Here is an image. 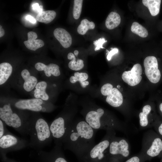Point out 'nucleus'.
<instances>
[{
    "instance_id": "obj_26",
    "label": "nucleus",
    "mask_w": 162,
    "mask_h": 162,
    "mask_svg": "<svg viewBox=\"0 0 162 162\" xmlns=\"http://www.w3.org/2000/svg\"><path fill=\"white\" fill-rule=\"evenodd\" d=\"M151 107L148 105L145 106L142 108V112L139 114L140 118V124L142 127H145L147 126L148 123L147 118L148 115L151 110Z\"/></svg>"
},
{
    "instance_id": "obj_4",
    "label": "nucleus",
    "mask_w": 162,
    "mask_h": 162,
    "mask_svg": "<svg viewBox=\"0 0 162 162\" xmlns=\"http://www.w3.org/2000/svg\"><path fill=\"white\" fill-rule=\"evenodd\" d=\"M112 130H108L107 135L95 144L82 157L80 162H105L109 148L113 138Z\"/></svg>"
},
{
    "instance_id": "obj_27",
    "label": "nucleus",
    "mask_w": 162,
    "mask_h": 162,
    "mask_svg": "<svg viewBox=\"0 0 162 162\" xmlns=\"http://www.w3.org/2000/svg\"><path fill=\"white\" fill-rule=\"evenodd\" d=\"M82 0H74L73 9V16L76 20L80 17L82 9Z\"/></svg>"
},
{
    "instance_id": "obj_6",
    "label": "nucleus",
    "mask_w": 162,
    "mask_h": 162,
    "mask_svg": "<svg viewBox=\"0 0 162 162\" xmlns=\"http://www.w3.org/2000/svg\"><path fill=\"white\" fill-rule=\"evenodd\" d=\"M104 110L99 108L96 110L88 112L85 116V121L93 129L97 131L100 129L107 130L117 127V124L114 122L104 118Z\"/></svg>"
},
{
    "instance_id": "obj_14",
    "label": "nucleus",
    "mask_w": 162,
    "mask_h": 162,
    "mask_svg": "<svg viewBox=\"0 0 162 162\" xmlns=\"http://www.w3.org/2000/svg\"><path fill=\"white\" fill-rule=\"evenodd\" d=\"M28 40L24 41V44L28 49L35 51L43 47L44 44V41L40 39H36L38 37L36 33L30 31L27 33Z\"/></svg>"
},
{
    "instance_id": "obj_38",
    "label": "nucleus",
    "mask_w": 162,
    "mask_h": 162,
    "mask_svg": "<svg viewBox=\"0 0 162 162\" xmlns=\"http://www.w3.org/2000/svg\"><path fill=\"white\" fill-rule=\"evenodd\" d=\"M70 82L72 83H74L76 82V79L74 76H71L70 78Z\"/></svg>"
},
{
    "instance_id": "obj_9",
    "label": "nucleus",
    "mask_w": 162,
    "mask_h": 162,
    "mask_svg": "<svg viewBox=\"0 0 162 162\" xmlns=\"http://www.w3.org/2000/svg\"><path fill=\"white\" fill-rule=\"evenodd\" d=\"M43 103V100L41 99L35 98L20 100L15 102L14 106L15 108L19 110L45 112L47 111V109L42 106Z\"/></svg>"
},
{
    "instance_id": "obj_10",
    "label": "nucleus",
    "mask_w": 162,
    "mask_h": 162,
    "mask_svg": "<svg viewBox=\"0 0 162 162\" xmlns=\"http://www.w3.org/2000/svg\"><path fill=\"white\" fill-rule=\"evenodd\" d=\"M142 68L139 64H135L130 71H124L122 74L123 80L128 85L134 86L140 82L142 76Z\"/></svg>"
},
{
    "instance_id": "obj_12",
    "label": "nucleus",
    "mask_w": 162,
    "mask_h": 162,
    "mask_svg": "<svg viewBox=\"0 0 162 162\" xmlns=\"http://www.w3.org/2000/svg\"><path fill=\"white\" fill-rule=\"evenodd\" d=\"M53 34L55 38L64 48H67L71 45L72 37L65 29L61 28H57L54 30Z\"/></svg>"
},
{
    "instance_id": "obj_7",
    "label": "nucleus",
    "mask_w": 162,
    "mask_h": 162,
    "mask_svg": "<svg viewBox=\"0 0 162 162\" xmlns=\"http://www.w3.org/2000/svg\"><path fill=\"white\" fill-rule=\"evenodd\" d=\"M62 146L61 144L55 145L49 152H37L40 162H68L62 151Z\"/></svg>"
},
{
    "instance_id": "obj_21",
    "label": "nucleus",
    "mask_w": 162,
    "mask_h": 162,
    "mask_svg": "<svg viewBox=\"0 0 162 162\" xmlns=\"http://www.w3.org/2000/svg\"><path fill=\"white\" fill-rule=\"evenodd\" d=\"M142 2L143 5L148 8L152 16H155L159 13L160 0H143Z\"/></svg>"
},
{
    "instance_id": "obj_20",
    "label": "nucleus",
    "mask_w": 162,
    "mask_h": 162,
    "mask_svg": "<svg viewBox=\"0 0 162 162\" xmlns=\"http://www.w3.org/2000/svg\"><path fill=\"white\" fill-rule=\"evenodd\" d=\"M119 15L115 12H111L108 15L105 21V26L109 29H113L117 27L121 22Z\"/></svg>"
},
{
    "instance_id": "obj_28",
    "label": "nucleus",
    "mask_w": 162,
    "mask_h": 162,
    "mask_svg": "<svg viewBox=\"0 0 162 162\" xmlns=\"http://www.w3.org/2000/svg\"><path fill=\"white\" fill-rule=\"evenodd\" d=\"M74 76L76 79V82L79 81L81 85L83 82L86 81L88 78V74L85 73L76 72L74 74Z\"/></svg>"
},
{
    "instance_id": "obj_3",
    "label": "nucleus",
    "mask_w": 162,
    "mask_h": 162,
    "mask_svg": "<svg viewBox=\"0 0 162 162\" xmlns=\"http://www.w3.org/2000/svg\"><path fill=\"white\" fill-rule=\"evenodd\" d=\"M0 118L8 126L23 135H28L30 118L14 111L10 103L0 107Z\"/></svg>"
},
{
    "instance_id": "obj_34",
    "label": "nucleus",
    "mask_w": 162,
    "mask_h": 162,
    "mask_svg": "<svg viewBox=\"0 0 162 162\" xmlns=\"http://www.w3.org/2000/svg\"><path fill=\"white\" fill-rule=\"evenodd\" d=\"M25 18L26 20L32 23H35L36 22V20L34 17L30 15L26 16Z\"/></svg>"
},
{
    "instance_id": "obj_39",
    "label": "nucleus",
    "mask_w": 162,
    "mask_h": 162,
    "mask_svg": "<svg viewBox=\"0 0 162 162\" xmlns=\"http://www.w3.org/2000/svg\"><path fill=\"white\" fill-rule=\"evenodd\" d=\"M89 82L88 81H86L83 82L81 85V86L83 88H85L86 86L89 84Z\"/></svg>"
},
{
    "instance_id": "obj_36",
    "label": "nucleus",
    "mask_w": 162,
    "mask_h": 162,
    "mask_svg": "<svg viewBox=\"0 0 162 162\" xmlns=\"http://www.w3.org/2000/svg\"><path fill=\"white\" fill-rule=\"evenodd\" d=\"M158 131L159 135L162 137V122L158 124Z\"/></svg>"
},
{
    "instance_id": "obj_11",
    "label": "nucleus",
    "mask_w": 162,
    "mask_h": 162,
    "mask_svg": "<svg viewBox=\"0 0 162 162\" xmlns=\"http://www.w3.org/2000/svg\"><path fill=\"white\" fill-rule=\"evenodd\" d=\"M128 148V144L125 140H118L113 137L109 146L108 154L112 156L121 155L126 157L129 154Z\"/></svg>"
},
{
    "instance_id": "obj_18",
    "label": "nucleus",
    "mask_w": 162,
    "mask_h": 162,
    "mask_svg": "<svg viewBox=\"0 0 162 162\" xmlns=\"http://www.w3.org/2000/svg\"><path fill=\"white\" fill-rule=\"evenodd\" d=\"M11 65L8 62L0 64V85L5 83L8 80L12 72Z\"/></svg>"
},
{
    "instance_id": "obj_19",
    "label": "nucleus",
    "mask_w": 162,
    "mask_h": 162,
    "mask_svg": "<svg viewBox=\"0 0 162 162\" xmlns=\"http://www.w3.org/2000/svg\"><path fill=\"white\" fill-rule=\"evenodd\" d=\"M47 86V83L44 81L38 82L35 86L34 96L36 98H40L43 100L46 101L49 97L46 92Z\"/></svg>"
},
{
    "instance_id": "obj_41",
    "label": "nucleus",
    "mask_w": 162,
    "mask_h": 162,
    "mask_svg": "<svg viewBox=\"0 0 162 162\" xmlns=\"http://www.w3.org/2000/svg\"><path fill=\"white\" fill-rule=\"evenodd\" d=\"M79 53V52L77 50H76L74 51V54L76 56H77Z\"/></svg>"
},
{
    "instance_id": "obj_35",
    "label": "nucleus",
    "mask_w": 162,
    "mask_h": 162,
    "mask_svg": "<svg viewBox=\"0 0 162 162\" xmlns=\"http://www.w3.org/2000/svg\"><path fill=\"white\" fill-rule=\"evenodd\" d=\"M125 162H140V159L136 156H134L127 160Z\"/></svg>"
},
{
    "instance_id": "obj_31",
    "label": "nucleus",
    "mask_w": 162,
    "mask_h": 162,
    "mask_svg": "<svg viewBox=\"0 0 162 162\" xmlns=\"http://www.w3.org/2000/svg\"><path fill=\"white\" fill-rule=\"evenodd\" d=\"M5 123L1 119H0V138L9 131L7 129Z\"/></svg>"
},
{
    "instance_id": "obj_15",
    "label": "nucleus",
    "mask_w": 162,
    "mask_h": 162,
    "mask_svg": "<svg viewBox=\"0 0 162 162\" xmlns=\"http://www.w3.org/2000/svg\"><path fill=\"white\" fill-rule=\"evenodd\" d=\"M21 76L24 80L23 88L27 92L32 91L38 83L36 77L31 76L29 71L26 69H23L21 73Z\"/></svg>"
},
{
    "instance_id": "obj_24",
    "label": "nucleus",
    "mask_w": 162,
    "mask_h": 162,
    "mask_svg": "<svg viewBox=\"0 0 162 162\" xmlns=\"http://www.w3.org/2000/svg\"><path fill=\"white\" fill-rule=\"evenodd\" d=\"M95 27V25L93 22L85 19L81 21L77 28V32L81 35H84L88 30L93 29Z\"/></svg>"
},
{
    "instance_id": "obj_25",
    "label": "nucleus",
    "mask_w": 162,
    "mask_h": 162,
    "mask_svg": "<svg viewBox=\"0 0 162 162\" xmlns=\"http://www.w3.org/2000/svg\"><path fill=\"white\" fill-rule=\"evenodd\" d=\"M132 32L142 38H146L148 35L147 30L137 22L133 23L131 27Z\"/></svg>"
},
{
    "instance_id": "obj_1",
    "label": "nucleus",
    "mask_w": 162,
    "mask_h": 162,
    "mask_svg": "<svg viewBox=\"0 0 162 162\" xmlns=\"http://www.w3.org/2000/svg\"><path fill=\"white\" fill-rule=\"evenodd\" d=\"M97 131L85 120L73 122L62 141V146L72 152L80 161L95 145Z\"/></svg>"
},
{
    "instance_id": "obj_30",
    "label": "nucleus",
    "mask_w": 162,
    "mask_h": 162,
    "mask_svg": "<svg viewBox=\"0 0 162 162\" xmlns=\"http://www.w3.org/2000/svg\"><path fill=\"white\" fill-rule=\"evenodd\" d=\"M107 40H106L104 38H100L94 41L93 42V44L95 46V48L94 49V50L95 51L99 50L100 48H104L103 46L104 43L106 42Z\"/></svg>"
},
{
    "instance_id": "obj_5",
    "label": "nucleus",
    "mask_w": 162,
    "mask_h": 162,
    "mask_svg": "<svg viewBox=\"0 0 162 162\" xmlns=\"http://www.w3.org/2000/svg\"><path fill=\"white\" fill-rule=\"evenodd\" d=\"M29 142L13 134L10 131L0 138V152L2 161L4 162L9 152L22 149L28 146Z\"/></svg>"
},
{
    "instance_id": "obj_13",
    "label": "nucleus",
    "mask_w": 162,
    "mask_h": 162,
    "mask_svg": "<svg viewBox=\"0 0 162 162\" xmlns=\"http://www.w3.org/2000/svg\"><path fill=\"white\" fill-rule=\"evenodd\" d=\"M34 66L38 71L43 70L47 77H50L52 75L57 76L61 74L59 66L55 64L50 63L46 65L42 63L38 62L35 64Z\"/></svg>"
},
{
    "instance_id": "obj_37",
    "label": "nucleus",
    "mask_w": 162,
    "mask_h": 162,
    "mask_svg": "<svg viewBox=\"0 0 162 162\" xmlns=\"http://www.w3.org/2000/svg\"><path fill=\"white\" fill-rule=\"evenodd\" d=\"M4 34V31L1 25L0 26V37L3 36Z\"/></svg>"
},
{
    "instance_id": "obj_42",
    "label": "nucleus",
    "mask_w": 162,
    "mask_h": 162,
    "mask_svg": "<svg viewBox=\"0 0 162 162\" xmlns=\"http://www.w3.org/2000/svg\"><path fill=\"white\" fill-rule=\"evenodd\" d=\"M120 85H118L117 86V87L118 88H119L120 87Z\"/></svg>"
},
{
    "instance_id": "obj_2",
    "label": "nucleus",
    "mask_w": 162,
    "mask_h": 162,
    "mask_svg": "<svg viewBox=\"0 0 162 162\" xmlns=\"http://www.w3.org/2000/svg\"><path fill=\"white\" fill-rule=\"evenodd\" d=\"M28 146L37 152L42 150L53 139L49 124L41 117L30 118L28 130Z\"/></svg>"
},
{
    "instance_id": "obj_16",
    "label": "nucleus",
    "mask_w": 162,
    "mask_h": 162,
    "mask_svg": "<svg viewBox=\"0 0 162 162\" xmlns=\"http://www.w3.org/2000/svg\"><path fill=\"white\" fill-rule=\"evenodd\" d=\"M106 101L113 107H118L123 103V96L118 89L115 88H113L111 92L107 96Z\"/></svg>"
},
{
    "instance_id": "obj_32",
    "label": "nucleus",
    "mask_w": 162,
    "mask_h": 162,
    "mask_svg": "<svg viewBox=\"0 0 162 162\" xmlns=\"http://www.w3.org/2000/svg\"><path fill=\"white\" fill-rule=\"evenodd\" d=\"M32 7L33 10L38 14L43 11V6L41 5H39L38 3H35L33 4Z\"/></svg>"
},
{
    "instance_id": "obj_17",
    "label": "nucleus",
    "mask_w": 162,
    "mask_h": 162,
    "mask_svg": "<svg viewBox=\"0 0 162 162\" xmlns=\"http://www.w3.org/2000/svg\"><path fill=\"white\" fill-rule=\"evenodd\" d=\"M162 151V139L159 137L155 138L147 151V154L152 157L158 155Z\"/></svg>"
},
{
    "instance_id": "obj_8",
    "label": "nucleus",
    "mask_w": 162,
    "mask_h": 162,
    "mask_svg": "<svg viewBox=\"0 0 162 162\" xmlns=\"http://www.w3.org/2000/svg\"><path fill=\"white\" fill-rule=\"evenodd\" d=\"M144 66L145 74L149 80L154 83L158 82L161 74L157 58L152 56L147 57L144 60Z\"/></svg>"
},
{
    "instance_id": "obj_23",
    "label": "nucleus",
    "mask_w": 162,
    "mask_h": 162,
    "mask_svg": "<svg viewBox=\"0 0 162 162\" xmlns=\"http://www.w3.org/2000/svg\"><path fill=\"white\" fill-rule=\"evenodd\" d=\"M68 59L72 60L68 63V66L71 69L74 70H78L82 69L84 66L83 61L81 59H78L76 61V57L74 54L69 53L68 55Z\"/></svg>"
},
{
    "instance_id": "obj_33",
    "label": "nucleus",
    "mask_w": 162,
    "mask_h": 162,
    "mask_svg": "<svg viewBox=\"0 0 162 162\" xmlns=\"http://www.w3.org/2000/svg\"><path fill=\"white\" fill-rule=\"evenodd\" d=\"M118 49L117 48H113L110 51L108 52L107 56V59L108 61H110L113 55L118 52Z\"/></svg>"
},
{
    "instance_id": "obj_22",
    "label": "nucleus",
    "mask_w": 162,
    "mask_h": 162,
    "mask_svg": "<svg viewBox=\"0 0 162 162\" xmlns=\"http://www.w3.org/2000/svg\"><path fill=\"white\" fill-rule=\"evenodd\" d=\"M56 15V12L53 10L43 11L37 14L36 19L38 22L47 24L51 22Z\"/></svg>"
},
{
    "instance_id": "obj_29",
    "label": "nucleus",
    "mask_w": 162,
    "mask_h": 162,
    "mask_svg": "<svg viewBox=\"0 0 162 162\" xmlns=\"http://www.w3.org/2000/svg\"><path fill=\"white\" fill-rule=\"evenodd\" d=\"M113 88V86L111 84L106 83L101 87V92L103 95L107 96L111 92Z\"/></svg>"
},
{
    "instance_id": "obj_40",
    "label": "nucleus",
    "mask_w": 162,
    "mask_h": 162,
    "mask_svg": "<svg viewBox=\"0 0 162 162\" xmlns=\"http://www.w3.org/2000/svg\"><path fill=\"white\" fill-rule=\"evenodd\" d=\"M4 162H17L14 160L9 158L7 157Z\"/></svg>"
}]
</instances>
